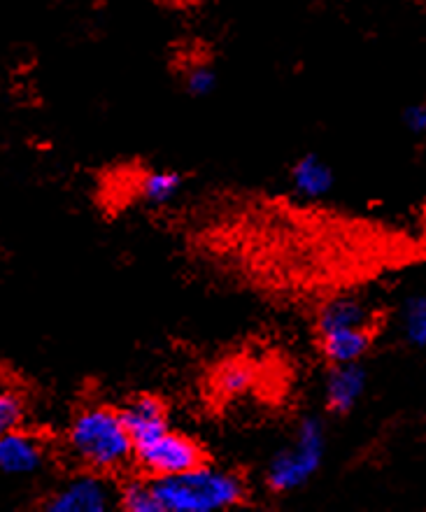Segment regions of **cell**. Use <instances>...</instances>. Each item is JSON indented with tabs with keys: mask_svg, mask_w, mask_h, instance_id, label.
<instances>
[{
	"mask_svg": "<svg viewBox=\"0 0 426 512\" xmlns=\"http://www.w3.org/2000/svg\"><path fill=\"white\" fill-rule=\"evenodd\" d=\"M208 461L210 454L201 440L180 429H173V426L147 440V443L138 445L136 454H133V466L147 478H168V475L191 471V468L208 464Z\"/></svg>",
	"mask_w": 426,
	"mask_h": 512,
	"instance_id": "cell-4",
	"label": "cell"
},
{
	"mask_svg": "<svg viewBox=\"0 0 426 512\" xmlns=\"http://www.w3.org/2000/svg\"><path fill=\"white\" fill-rule=\"evenodd\" d=\"M147 480L154 512H219L245 506L250 499L243 475L212 461L168 478Z\"/></svg>",
	"mask_w": 426,
	"mask_h": 512,
	"instance_id": "cell-1",
	"label": "cell"
},
{
	"mask_svg": "<svg viewBox=\"0 0 426 512\" xmlns=\"http://www.w3.org/2000/svg\"><path fill=\"white\" fill-rule=\"evenodd\" d=\"M184 187L182 173L173 168H149L142 170L133 184V196L140 203L152 205V208H163V205L173 203L180 198Z\"/></svg>",
	"mask_w": 426,
	"mask_h": 512,
	"instance_id": "cell-13",
	"label": "cell"
},
{
	"mask_svg": "<svg viewBox=\"0 0 426 512\" xmlns=\"http://www.w3.org/2000/svg\"><path fill=\"white\" fill-rule=\"evenodd\" d=\"M45 443L26 429H12L0 436V473L33 475L45 466Z\"/></svg>",
	"mask_w": 426,
	"mask_h": 512,
	"instance_id": "cell-8",
	"label": "cell"
},
{
	"mask_svg": "<svg viewBox=\"0 0 426 512\" xmlns=\"http://www.w3.org/2000/svg\"><path fill=\"white\" fill-rule=\"evenodd\" d=\"M368 387L364 361L359 364H333L324 378V405L331 415L345 417L357 408Z\"/></svg>",
	"mask_w": 426,
	"mask_h": 512,
	"instance_id": "cell-7",
	"label": "cell"
},
{
	"mask_svg": "<svg viewBox=\"0 0 426 512\" xmlns=\"http://www.w3.org/2000/svg\"><path fill=\"white\" fill-rule=\"evenodd\" d=\"M259 368L247 357H231L217 364L210 375V391L219 401H236L257 387Z\"/></svg>",
	"mask_w": 426,
	"mask_h": 512,
	"instance_id": "cell-11",
	"label": "cell"
},
{
	"mask_svg": "<svg viewBox=\"0 0 426 512\" xmlns=\"http://www.w3.org/2000/svg\"><path fill=\"white\" fill-rule=\"evenodd\" d=\"M119 412H122L126 429H129L136 447L170 429L168 405L154 394H138L129 398V403H124Z\"/></svg>",
	"mask_w": 426,
	"mask_h": 512,
	"instance_id": "cell-9",
	"label": "cell"
},
{
	"mask_svg": "<svg viewBox=\"0 0 426 512\" xmlns=\"http://www.w3.org/2000/svg\"><path fill=\"white\" fill-rule=\"evenodd\" d=\"M401 331L410 345L426 350V294L406 298L401 308Z\"/></svg>",
	"mask_w": 426,
	"mask_h": 512,
	"instance_id": "cell-15",
	"label": "cell"
},
{
	"mask_svg": "<svg viewBox=\"0 0 426 512\" xmlns=\"http://www.w3.org/2000/svg\"><path fill=\"white\" fill-rule=\"evenodd\" d=\"M66 445L84 471L115 475L133 466L136 445L119 408L87 405L70 422Z\"/></svg>",
	"mask_w": 426,
	"mask_h": 512,
	"instance_id": "cell-2",
	"label": "cell"
},
{
	"mask_svg": "<svg viewBox=\"0 0 426 512\" xmlns=\"http://www.w3.org/2000/svg\"><path fill=\"white\" fill-rule=\"evenodd\" d=\"M338 329H380V312L361 296H333L317 310L315 336Z\"/></svg>",
	"mask_w": 426,
	"mask_h": 512,
	"instance_id": "cell-6",
	"label": "cell"
},
{
	"mask_svg": "<svg viewBox=\"0 0 426 512\" xmlns=\"http://www.w3.org/2000/svg\"><path fill=\"white\" fill-rule=\"evenodd\" d=\"M182 89L194 98H205L217 89V70L208 59L191 54L189 59L182 61L180 68Z\"/></svg>",
	"mask_w": 426,
	"mask_h": 512,
	"instance_id": "cell-14",
	"label": "cell"
},
{
	"mask_svg": "<svg viewBox=\"0 0 426 512\" xmlns=\"http://www.w3.org/2000/svg\"><path fill=\"white\" fill-rule=\"evenodd\" d=\"M117 503V489L110 487L108 475L82 473L49 496L45 508L52 512H103Z\"/></svg>",
	"mask_w": 426,
	"mask_h": 512,
	"instance_id": "cell-5",
	"label": "cell"
},
{
	"mask_svg": "<svg viewBox=\"0 0 426 512\" xmlns=\"http://www.w3.org/2000/svg\"><path fill=\"white\" fill-rule=\"evenodd\" d=\"M326 454V429L315 415L296 424L294 436L268 459L264 485L273 494H294L319 473Z\"/></svg>",
	"mask_w": 426,
	"mask_h": 512,
	"instance_id": "cell-3",
	"label": "cell"
},
{
	"mask_svg": "<svg viewBox=\"0 0 426 512\" xmlns=\"http://www.w3.org/2000/svg\"><path fill=\"white\" fill-rule=\"evenodd\" d=\"M380 329H338L317 333V350L326 364H359L371 354Z\"/></svg>",
	"mask_w": 426,
	"mask_h": 512,
	"instance_id": "cell-10",
	"label": "cell"
},
{
	"mask_svg": "<svg viewBox=\"0 0 426 512\" xmlns=\"http://www.w3.org/2000/svg\"><path fill=\"white\" fill-rule=\"evenodd\" d=\"M289 182L298 196L317 201V198L329 196L336 187V173H333L331 163L319 154H303L291 166Z\"/></svg>",
	"mask_w": 426,
	"mask_h": 512,
	"instance_id": "cell-12",
	"label": "cell"
},
{
	"mask_svg": "<svg viewBox=\"0 0 426 512\" xmlns=\"http://www.w3.org/2000/svg\"><path fill=\"white\" fill-rule=\"evenodd\" d=\"M26 417V401L19 389L12 384H0V436L12 429H19Z\"/></svg>",
	"mask_w": 426,
	"mask_h": 512,
	"instance_id": "cell-16",
	"label": "cell"
},
{
	"mask_svg": "<svg viewBox=\"0 0 426 512\" xmlns=\"http://www.w3.org/2000/svg\"><path fill=\"white\" fill-rule=\"evenodd\" d=\"M403 126L413 135H426V103L408 105L403 112Z\"/></svg>",
	"mask_w": 426,
	"mask_h": 512,
	"instance_id": "cell-17",
	"label": "cell"
}]
</instances>
